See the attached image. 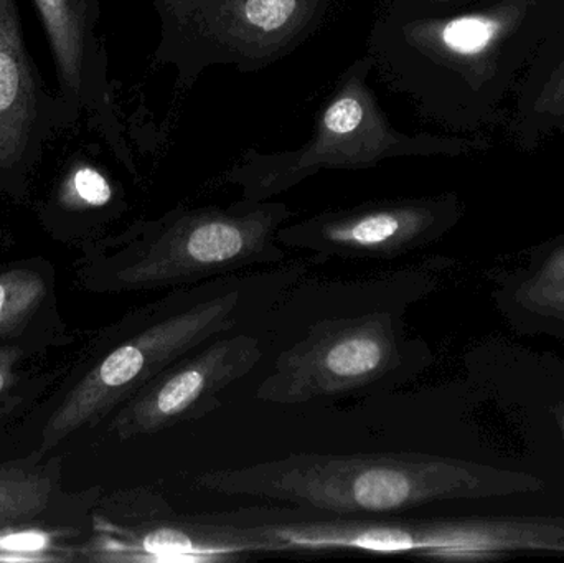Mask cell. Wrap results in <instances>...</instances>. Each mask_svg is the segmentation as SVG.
I'll use <instances>...</instances> for the list:
<instances>
[{"label": "cell", "mask_w": 564, "mask_h": 563, "mask_svg": "<svg viewBox=\"0 0 564 563\" xmlns=\"http://www.w3.org/2000/svg\"><path fill=\"white\" fill-rule=\"evenodd\" d=\"M420 267L295 281L254 324L264 347L257 400L304 405L391 392L426 364L406 313L430 290Z\"/></svg>", "instance_id": "obj_1"}, {"label": "cell", "mask_w": 564, "mask_h": 563, "mask_svg": "<svg viewBox=\"0 0 564 563\" xmlns=\"http://www.w3.org/2000/svg\"><path fill=\"white\" fill-rule=\"evenodd\" d=\"M563 13L564 0H474L449 9L398 0L375 29L370 55L424 115L454 131H477L502 116Z\"/></svg>", "instance_id": "obj_2"}, {"label": "cell", "mask_w": 564, "mask_h": 563, "mask_svg": "<svg viewBox=\"0 0 564 563\" xmlns=\"http://www.w3.org/2000/svg\"><path fill=\"white\" fill-rule=\"evenodd\" d=\"M311 261H291L169 290L119 326L105 353L53 413L42 452L96 425L162 370L215 337L250 329Z\"/></svg>", "instance_id": "obj_3"}, {"label": "cell", "mask_w": 564, "mask_h": 563, "mask_svg": "<svg viewBox=\"0 0 564 563\" xmlns=\"http://www.w3.org/2000/svg\"><path fill=\"white\" fill-rule=\"evenodd\" d=\"M292 215L282 202L243 197L225 207L172 208L108 241L99 281L112 291L175 290L276 267L285 261L276 234Z\"/></svg>", "instance_id": "obj_4"}, {"label": "cell", "mask_w": 564, "mask_h": 563, "mask_svg": "<svg viewBox=\"0 0 564 563\" xmlns=\"http://www.w3.org/2000/svg\"><path fill=\"white\" fill-rule=\"evenodd\" d=\"M195 486L315 511L387 516L453 495L463 486V472L451 463L404 453H295L205 472Z\"/></svg>", "instance_id": "obj_5"}, {"label": "cell", "mask_w": 564, "mask_h": 563, "mask_svg": "<svg viewBox=\"0 0 564 563\" xmlns=\"http://www.w3.org/2000/svg\"><path fill=\"white\" fill-rule=\"evenodd\" d=\"M375 69L367 55L350 66L321 109L314 134L301 148L282 152L248 149L225 174L241 197L273 201L321 171H360L398 158L477 154L490 144L473 136L408 134L398 131L368 86Z\"/></svg>", "instance_id": "obj_6"}, {"label": "cell", "mask_w": 564, "mask_h": 563, "mask_svg": "<svg viewBox=\"0 0 564 563\" xmlns=\"http://www.w3.org/2000/svg\"><path fill=\"white\" fill-rule=\"evenodd\" d=\"M198 518L248 555L358 552L470 561L497 548L489 531L474 526L340 515L297 506L204 512Z\"/></svg>", "instance_id": "obj_7"}, {"label": "cell", "mask_w": 564, "mask_h": 563, "mask_svg": "<svg viewBox=\"0 0 564 563\" xmlns=\"http://www.w3.org/2000/svg\"><path fill=\"white\" fill-rule=\"evenodd\" d=\"M330 0H154L161 19L155 56L182 76L214 65L261 69L308 39Z\"/></svg>", "instance_id": "obj_8"}, {"label": "cell", "mask_w": 564, "mask_h": 563, "mask_svg": "<svg viewBox=\"0 0 564 563\" xmlns=\"http://www.w3.org/2000/svg\"><path fill=\"white\" fill-rule=\"evenodd\" d=\"M263 359L253 327L215 337L126 400L109 430L119 440H131L198 422L220 409L227 389L260 369Z\"/></svg>", "instance_id": "obj_9"}, {"label": "cell", "mask_w": 564, "mask_h": 563, "mask_svg": "<svg viewBox=\"0 0 564 563\" xmlns=\"http://www.w3.org/2000/svg\"><path fill=\"white\" fill-rule=\"evenodd\" d=\"M456 198H388L289 220L281 247L311 251L312 260H394L440 237L456 220Z\"/></svg>", "instance_id": "obj_10"}, {"label": "cell", "mask_w": 564, "mask_h": 563, "mask_svg": "<svg viewBox=\"0 0 564 563\" xmlns=\"http://www.w3.org/2000/svg\"><path fill=\"white\" fill-rule=\"evenodd\" d=\"M56 108L26 50L17 0H0V177H22L39 161Z\"/></svg>", "instance_id": "obj_11"}, {"label": "cell", "mask_w": 564, "mask_h": 563, "mask_svg": "<svg viewBox=\"0 0 564 563\" xmlns=\"http://www.w3.org/2000/svg\"><path fill=\"white\" fill-rule=\"evenodd\" d=\"M58 75L63 116L108 105L106 55L99 42V0H33Z\"/></svg>", "instance_id": "obj_12"}, {"label": "cell", "mask_w": 564, "mask_h": 563, "mask_svg": "<svg viewBox=\"0 0 564 563\" xmlns=\"http://www.w3.org/2000/svg\"><path fill=\"white\" fill-rule=\"evenodd\" d=\"M509 134L532 152L564 136V13L527 66L512 95Z\"/></svg>", "instance_id": "obj_13"}, {"label": "cell", "mask_w": 564, "mask_h": 563, "mask_svg": "<svg viewBox=\"0 0 564 563\" xmlns=\"http://www.w3.org/2000/svg\"><path fill=\"white\" fill-rule=\"evenodd\" d=\"M58 495V462L0 466V534L42 526Z\"/></svg>", "instance_id": "obj_14"}, {"label": "cell", "mask_w": 564, "mask_h": 563, "mask_svg": "<svg viewBox=\"0 0 564 563\" xmlns=\"http://www.w3.org/2000/svg\"><path fill=\"white\" fill-rule=\"evenodd\" d=\"M45 296V283L32 271H10L0 277V336L10 333L35 311Z\"/></svg>", "instance_id": "obj_15"}, {"label": "cell", "mask_w": 564, "mask_h": 563, "mask_svg": "<svg viewBox=\"0 0 564 563\" xmlns=\"http://www.w3.org/2000/svg\"><path fill=\"white\" fill-rule=\"evenodd\" d=\"M72 197L86 208H106L115 202V188L109 178L98 169L82 164L72 172L69 178Z\"/></svg>", "instance_id": "obj_16"}, {"label": "cell", "mask_w": 564, "mask_h": 563, "mask_svg": "<svg viewBox=\"0 0 564 563\" xmlns=\"http://www.w3.org/2000/svg\"><path fill=\"white\" fill-rule=\"evenodd\" d=\"M421 7L430 9H449V7L464 6V3L474 2V0H410Z\"/></svg>", "instance_id": "obj_17"}, {"label": "cell", "mask_w": 564, "mask_h": 563, "mask_svg": "<svg viewBox=\"0 0 564 563\" xmlns=\"http://www.w3.org/2000/svg\"><path fill=\"white\" fill-rule=\"evenodd\" d=\"M7 386H9V373H7L6 369L0 367V393L7 389Z\"/></svg>", "instance_id": "obj_18"}]
</instances>
